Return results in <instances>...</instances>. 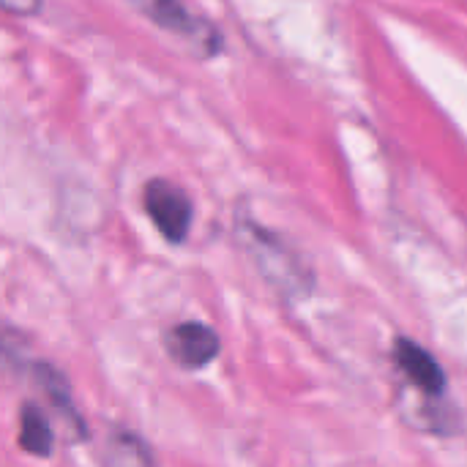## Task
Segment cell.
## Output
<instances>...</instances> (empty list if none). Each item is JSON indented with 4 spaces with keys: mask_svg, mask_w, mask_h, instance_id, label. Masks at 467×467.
Returning <instances> with one entry per match:
<instances>
[{
    "mask_svg": "<svg viewBox=\"0 0 467 467\" xmlns=\"http://www.w3.org/2000/svg\"><path fill=\"white\" fill-rule=\"evenodd\" d=\"M145 211L153 219L156 230L170 241V244H181L189 230H192V200L186 197V192L170 181H150L145 186Z\"/></svg>",
    "mask_w": 467,
    "mask_h": 467,
    "instance_id": "obj_1",
    "label": "cell"
},
{
    "mask_svg": "<svg viewBox=\"0 0 467 467\" xmlns=\"http://www.w3.org/2000/svg\"><path fill=\"white\" fill-rule=\"evenodd\" d=\"M164 348L183 369H202L219 356V337L202 323H181L167 331Z\"/></svg>",
    "mask_w": 467,
    "mask_h": 467,
    "instance_id": "obj_2",
    "label": "cell"
},
{
    "mask_svg": "<svg viewBox=\"0 0 467 467\" xmlns=\"http://www.w3.org/2000/svg\"><path fill=\"white\" fill-rule=\"evenodd\" d=\"M394 358L397 367L402 369V375L427 397H438L446 389V375L441 369V364L416 342L410 339H397L394 345Z\"/></svg>",
    "mask_w": 467,
    "mask_h": 467,
    "instance_id": "obj_3",
    "label": "cell"
},
{
    "mask_svg": "<svg viewBox=\"0 0 467 467\" xmlns=\"http://www.w3.org/2000/svg\"><path fill=\"white\" fill-rule=\"evenodd\" d=\"M55 446V435L49 421L36 405H25L19 410V449L30 457H49Z\"/></svg>",
    "mask_w": 467,
    "mask_h": 467,
    "instance_id": "obj_4",
    "label": "cell"
},
{
    "mask_svg": "<svg viewBox=\"0 0 467 467\" xmlns=\"http://www.w3.org/2000/svg\"><path fill=\"white\" fill-rule=\"evenodd\" d=\"M131 3H134L148 19H153L159 27L197 38V19L189 16V11L183 8L181 0H131Z\"/></svg>",
    "mask_w": 467,
    "mask_h": 467,
    "instance_id": "obj_5",
    "label": "cell"
},
{
    "mask_svg": "<svg viewBox=\"0 0 467 467\" xmlns=\"http://www.w3.org/2000/svg\"><path fill=\"white\" fill-rule=\"evenodd\" d=\"M38 380H41V386L47 389L49 400L57 405V410H60L63 416H68V419L74 421V427H79V416H77V413H74V408H71L66 380H63L55 369H49V367H38Z\"/></svg>",
    "mask_w": 467,
    "mask_h": 467,
    "instance_id": "obj_6",
    "label": "cell"
},
{
    "mask_svg": "<svg viewBox=\"0 0 467 467\" xmlns=\"http://www.w3.org/2000/svg\"><path fill=\"white\" fill-rule=\"evenodd\" d=\"M0 3L11 14H36L41 5V0H0Z\"/></svg>",
    "mask_w": 467,
    "mask_h": 467,
    "instance_id": "obj_7",
    "label": "cell"
}]
</instances>
